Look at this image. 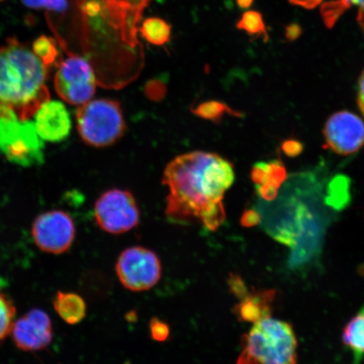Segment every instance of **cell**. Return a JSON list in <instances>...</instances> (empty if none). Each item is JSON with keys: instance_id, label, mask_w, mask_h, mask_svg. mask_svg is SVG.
I'll return each mask as SVG.
<instances>
[{"instance_id": "cell-16", "label": "cell", "mask_w": 364, "mask_h": 364, "mask_svg": "<svg viewBox=\"0 0 364 364\" xmlns=\"http://www.w3.org/2000/svg\"><path fill=\"white\" fill-rule=\"evenodd\" d=\"M141 36L150 44L164 46L170 42L171 26L159 17H149L145 19L139 29Z\"/></svg>"}, {"instance_id": "cell-29", "label": "cell", "mask_w": 364, "mask_h": 364, "mask_svg": "<svg viewBox=\"0 0 364 364\" xmlns=\"http://www.w3.org/2000/svg\"><path fill=\"white\" fill-rule=\"evenodd\" d=\"M24 6L34 10H40L44 9L45 0H21Z\"/></svg>"}, {"instance_id": "cell-21", "label": "cell", "mask_w": 364, "mask_h": 364, "mask_svg": "<svg viewBox=\"0 0 364 364\" xmlns=\"http://www.w3.org/2000/svg\"><path fill=\"white\" fill-rule=\"evenodd\" d=\"M231 111L229 107L225 104L220 102H207L200 104L196 108L195 113L198 116L205 118V119L213 122L220 121L226 112L230 113Z\"/></svg>"}, {"instance_id": "cell-1", "label": "cell", "mask_w": 364, "mask_h": 364, "mask_svg": "<svg viewBox=\"0 0 364 364\" xmlns=\"http://www.w3.org/2000/svg\"><path fill=\"white\" fill-rule=\"evenodd\" d=\"M350 181L331 176L325 165L287 176L274 198H257L255 210L262 229L291 248L288 265L301 269L321 253L327 230L350 201Z\"/></svg>"}, {"instance_id": "cell-18", "label": "cell", "mask_w": 364, "mask_h": 364, "mask_svg": "<svg viewBox=\"0 0 364 364\" xmlns=\"http://www.w3.org/2000/svg\"><path fill=\"white\" fill-rule=\"evenodd\" d=\"M33 51L49 68L57 61L58 57L55 41L45 35L34 41Z\"/></svg>"}, {"instance_id": "cell-20", "label": "cell", "mask_w": 364, "mask_h": 364, "mask_svg": "<svg viewBox=\"0 0 364 364\" xmlns=\"http://www.w3.org/2000/svg\"><path fill=\"white\" fill-rule=\"evenodd\" d=\"M349 8L343 0H333V1L323 4L321 8V15L327 28H333L336 21Z\"/></svg>"}, {"instance_id": "cell-26", "label": "cell", "mask_w": 364, "mask_h": 364, "mask_svg": "<svg viewBox=\"0 0 364 364\" xmlns=\"http://www.w3.org/2000/svg\"><path fill=\"white\" fill-rule=\"evenodd\" d=\"M357 102L359 110L364 117V68L358 78Z\"/></svg>"}, {"instance_id": "cell-5", "label": "cell", "mask_w": 364, "mask_h": 364, "mask_svg": "<svg viewBox=\"0 0 364 364\" xmlns=\"http://www.w3.org/2000/svg\"><path fill=\"white\" fill-rule=\"evenodd\" d=\"M76 119L81 139L93 147L110 146L126 130L120 103L111 99L90 100L81 105Z\"/></svg>"}, {"instance_id": "cell-32", "label": "cell", "mask_w": 364, "mask_h": 364, "mask_svg": "<svg viewBox=\"0 0 364 364\" xmlns=\"http://www.w3.org/2000/svg\"><path fill=\"white\" fill-rule=\"evenodd\" d=\"M357 21L358 22L359 26H361V28L363 29V33H364V11H358Z\"/></svg>"}, {"instance_id": "cell-17", "label": "cell", "mask_w": 364, "mask_h": 364, "mask_svg": "<svg viewBox=\"0 0 364 364\" xmlns=\"http://www.w3.org/2000/svg\"><path fill=\"white\" fill-rule=\"evenodd\" d=\"M236 28L245 31L248 35L262 36L266 41L268 39L265 22L261 12L245 11L236 24Z\"/></svg>"}, {"instance_id": "cell-12", "label": "cell", "mask_w": 364, "mask_h": 364, "mask_svg": "<svg viewBox=\"0 0 364 364\" xmlns=\"http://www.w3.org/2000/svg\"><path fill=\"white\" fill-rule=\"evenodd\" d=\"M35 117V129L41 139L57 143L65 139L71 130V119L66 107L60 102L48 101Z\"/></svg>"}, {"instance_id": "cell-27", "label": "cell", "mask_w": 364, "mask_h": 364, "mask_svg": "<svg viewBox=\"0 0 364 364\" xmlns=\"http://www.w3.org/2000/svg\"><path fill=\"white\" fill-rule=\"evenodd\" d=\"M302 33V27L297 24V23H292V24L286 27L285 36L287 39L289 41L298 39Z\"/></svg>"}, {"instance_id": "cell-13", "label": "cell", "mask_w": 364, "mask_h": 364, "mask_svg": "<svg viewBox=\"0 0 364 364\" xmlns=\"http://www.w3.org/2000/svg\"><path fill=\"white\" fill-rule=\"evenodd\" d=\"M276 297L275 290H257L249 293L240 304L235 306L234 312L240 320L256 323L271 316L272 306Z\"/></svg>"}, {"instance_id": "cell-7", "label": "cell", "mask_w": 364, "mask_h": 364, "mask_svg": "<svg viewBox=\"0 0 364 364\" xmlns=\"http://www.w3.org/2000/svg\"><path fill=\"white\" fill-rule=\"evenodd\" d=\"M116 272L124 288L140 292L157 284L161 277V264L152 250L134 247L122 252L117 262Z\"/></svg>"}, {"instance_id": "cell-24", "label": "cell", "mask_w": 364, "mask_h": 364, "mask_svg": "<svg viewBox=\"0 0 364 364\" xmlns=\"http://www.w3.org/2000/svg\"><path fill=\"white\" fill-rule=\"evenodd\" d=\"M44 9L50 11L65 12L68 9L67 0H45Z\"/></svg>"}, {"instance_id": "cell-2", "label": "cell", "mask_w": 364, "mask_h": 364, "mask_svg": "<svg viewBox=\"0 0 364 364\" xmlns=\"http://www.w3.org/2000/svg\"><path fill=\"white\" fill-rule=\"evenodd\" d=\"M235 179L233 165L217 154L193 151L177 156L164 171L163 184L169 189L167 217L217 230L225 220L224 198Z\"/></svg>"}, {"instance_id": "cell-11", "label": "cell", "mask_w": 364, "mask_h": 364, "mask_svg": "<svg viewBox=\"0 0 364 364\" xmlns=\"http://www.w3.org/2000/svg\"><path fill=\"white\" fill-rule=\"evenodd\" d=\"M11 333L14 343L22 351H40L52 343L53 332L51 318L41 309H31L14 323Z\"/></svg>"}, {"instance_id": "cell-15", "label": "cell", "mask_w": 364, "mask_h": 364, "mask_svg": "<svg viewBox=\"0 0 364 364\" xmlns=\"http://www.w3.org/2000/svg\"><path fill=\"white\" fill-rule=\"evenodd\" d=\"M343 341L353 354V364H360L364 355V306L345 326Z\"/></svg>"}, {"instance_id": "cell-19", "label": "cell", "mask_w": 364, "mask_h": 364, "mask_svg": "<svg viewBox=\"0 0 364 364\" xmlns=\"http://www.w3.org/2000/svg\"><path fill=\"white\" fill-rule=\"evenodd\" d=\"M16 309L7 296L0 292V341L11 333Z\"/></svg>"}, {"instance_id": "cell-30", "label": "cell", "mask_w": 364, "mask_h": 364, "mask_svg": "<svg viewBox=\"0 0 364 364\" xmlns=\"http://www.w3.org/2000/svg\"><path fill=\"white\" fill-rule=\"evenodd\" d=\"M343 1L347 4L349 7L357 6L358 11H364V0H343Z\"/></svg>"}, {"instance_id": "cell-4", "label": "cell", "mask_w": 364, "mask_h": 364, "mask_svg": "<svg viewBox=\"0 0 364 364\" xmlns=\"http://www.w3.org/2000/svg\"><path fill=\"white\" fill-rule=\"evenodd\" d=\"M297 344L289 323L267 317L244 335L236 364H297Z\"/></svg>"}, {"instance_id": "cell-14", "label": "cell", "mask_w": 364, "mask_h": 364, "mask_svg": "<svg viewBox=\"0 0 364 364\" xmlns=\"http://www.w3.org/2000/svg\"><path fill=\"white\" fill-rule=\"evenodd\" d=\"M53 306L58 316L70 325L78 324L86 315L85 300L74 293L59 291L54 298Z\"/></svg>"}, {"instance_id": "cell-33", "label": "cell", "mask_w": 364, "mask_h": 364, "mask_svg": "<svg viewBox=\"0 0 364 364\" xmlns=\"http://www.w3.org/2000/svg\"><path fill=\"white\" fill-rule=\"evenodd\" d=\"M4 1V0H0V2Z\"/></svg>"}, {"instance_id": "cell-31", "label": "cell", "mask_w": 364, "mask_h": 364, "mask_svg": "<svg viewBox=\"0 0 364 364\" xmlns=\"http://www.w3.org/2000/svg\"><path fill=\"white\" fill-rule=\"evenodd\" d=\"M235 1L238 7L242 10H247L254 3V0H235Z\"/></svg>"}, {"instance_id": "cell-8", "label": "cell", "mask_w": 364, "mask_h": 364, "mask_svg": "<svg viewBox=\"0 0 364 364\" xmlns=\"http://www.w3.org/2000/svg\"><path fill=\"white\" fill-rule=\"evenodd\" d=\"M139 209L133 194L112 189L103 193L95 203V218L102 230L119 235L139 224Z\"/></svg>"}, {"instance_id": "cell-10", "label": "cell", "mask_w": 364, "mask_h": 364, "mask_svg": "<svg viewBox=\"0 0 364 364\" xmlns=\"http://www.w3.org/2000/svg\"><path fill=\"white\" fill-rule=\"evenodd\" d=\"M324 136L332 151L339 156H352L364 146V122L353 112H336L326 122Z\"/></svg>"}, {"instance_id": "cell-3", "label": "cell", "mask_w": 364, "mask_h": 364, "mask_svg": "<svg viewBox=\"0 0 364 364\" xmlns=\"http://www.w3.org/2000/svg\"><path fill=\"white\" fill-rule=\"evenodd\" d=\"M49 67L15 38L0 47V117L29 121L51 100Z\"/></svg>"}, {"instance_id": "cell-25", "label": "cell", "mask_w": 364, "mask_h": 364, "mask_svg": "<svg viewBox=\"0 0 364 364\" xmlns=\"http://www.w3.org/2000/svg\"><path fill=\"white\" fill-rule=\"evenodd\" d=\"M260 222L258 213L255 209H250L244 213L242 218H241V224L245 227H252L257 225Z\"/></svg>"}, {"instance_id": "cell-22", "label": "cell", "mask_w": 364, "mask_h": 364, "mask_svg": "<svg viewBox=\"0 0 364 364\" xmlns=\"http://www.w3.org/2000/svg\"><path fill=\"white\" fill-rule=\"evenodd\" d=\"M150 333L152 338L157 341H166L170 336L169 326L166 323L159 320L158 318H153L149 323Z\"/></svg>"}, {"instance_id": "cell-6", "label": "cell", "mask_w": 364, "mask_h": 364, "mask_svg": "<svg viewBox=\"0 0 364 364\" xmlns=\"http://www.w3.org/2000/svg\"><path fill=\"white\" fill-rule=\"evenodd\" d=\"M97 82L90 63L79 55L70 54L58 63L54 87L63 101L81 106L92 99Z\"/></svg>"}, {"instance_id": "cell-23", "label": "cell", "mask_w": 364, "mask_h": 364, "mask_svg": "<svg viewBox=\"0 0 364 364\" xmlns=\"http://www.w3.org/2000/svg\"><path fill=\"white\" fill-rule=\"evenodd\" d=\"M229 284L231 292L234 293L236 297L239 298L240 300L242 299L249 294L247 286H245L240 277L231 275Z\"/></svg>"}, {"instance_id": "cell-9", "label": "cell", "mask_w": 364, "mask_h": 364, "mask_svg": "<svg viewBox=\"0 0 364 364\" xmlns=\"http://www.w3.org/2000/svg\"><path fill=\"white\" fill-rule=\"evenodd\" d=\"M31 234L38 247L44 252L63 254L75 238V225L68 213L53 210L36 218Z\"/></svg>"}, {"instance_id": "cell-28", "label": "cell", "mask_w": 364, "mask_h": 364, "mask_svg": "<svg viewBox=\"0 0 364 364\" xmlns=\"http://www.w3.org/2000/svg\"><path fill=\"white\" fill-rule=\"evenodd\" d=\"M293 6L303 7L307 10H312L318 6H320L323 0H289Z\"/></svg>"}]
</instances>
